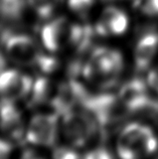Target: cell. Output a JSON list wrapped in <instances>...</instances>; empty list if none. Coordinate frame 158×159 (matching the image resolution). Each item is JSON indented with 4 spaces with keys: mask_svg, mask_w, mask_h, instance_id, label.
I'll return each instance as SVG.
<instances>
[{
    "mask_svg": "<svg viewBox=\"0 0 158 159\" xmlns=\"http://www.w3.org/2000/svg\"><path fill=\"white\" fill-rule=\"evenodd\" d=\"M124 61L117 49L101 47L90 53L82 68V76L87 83L101 91H108L119 83Z\"/></svg>",
    "mask_w": 158,
    "mask_h": 159,
    "instance_id": "cell-1",
    "label": "cell"
},
{
    "mask_svg": "<svg viewBox=\"0 0 158 159\" xmlns=\"http://www.w3.org/2000/svg\"><path fill=\"white\" fill-rule=\"evenodd\" d=\"M116 150L120 159H146L158 150V138L150 126L131 122L120 131Z\"/></svg>",
    "mask_w": 158,
    "mask_h": 159,
    "instance_id": "cell-2",
    "label": "cell"
},
{
    "mask_svg": "<svg viewBox=\"0 0 158 159\" xmlns=\"http://www.w3.org/2000/svg\"><path fill=\"white\" fill-rule=\"evenodd\" d=\"M61 128L66 141L74 148H83L105 135L97 120L85 108H78L61 116Z\"/></svg>",
    "mask_w": 158,
    "mask_h": 159,
    "instance_id": "cell-3",
    "label": "cell"
},
{
    "mask_svg": "<svg viewBox=\"0 0 158 159\" xmlns=\"http://www.w3.org/2000/svg\"><path fill=\"white\" fill-rule=\"evenodd\" d=\"M83 108L88 110L97 120L105 137L109 130L122 123L130 116L125 106L123 105L118 95L111 93H100L89 95Z\"/></svg>",
    "mask_w": 158,
    "mask_h": 159,
    "instance_id": "cell-4",
    "label": "cell"
},
{
    "mask_svg": "<svg viewBox=\"0 0 158 159\" xmlns=\"http://www.w3.org/2000/svg\"><path fill=\"white\" fill-rule=\"evenodd\" d=\"M59 131V116L56 113L35 114L26 125V142L41 147H55Z\"/></svg>",
    "mask_w": 158,
    "mask_h": 159,
    "instance_id": "cell-5",
    "label": "cell"
},
{
    "mask_svg": "<svg viewBox=\"0 0 158 159\" xmlns=\"http://www.w3.org/2000/svg\"><path fill=\"white\" fill-rule=\"evenodd\" d=\"M90 93L83 84L72 78L57 85L51 107L57 116H64L74 109L83 107Z\"/></svg>",
    "mask_w": 158,
    "mask_h": 159,
    "instance_id": "cell-6",
    "label": "cell"
},
{
    "mask_svg": "<svg viewBox=\"0 0 158 159\" xmlns=\"http://www.w3.org/2000/svg\"><path fill=\"white\" fill-rule=\"evenodd\" d=\"M4 51L8 60L22 66H34L43 54L35 41L22 33L11 34L4 45Z\"/></svg>",
    "mask_w": 158,
    "mask_h": 159,
    "instance_id": "cell-7",
    "label": "cell"
},
{
    "mask_svg": "<svg viewBox=\"0 0 158 159\" xmlns=\"http://www.w3.org/2000/svg\"><path fill=\"white\" fill-rule=\"evenodd\" d=\"M148 89L146 80L143 81L139 78L131 79L122 85L117 95L130 115L147 113L153 100Z\"/></svg>",
    "mask_w": 158,
    "mask_h": 159,
    "instance_id": "cell-8",
    "label": "cell"
},
{
    "mask_svg": "<svg viewBox=\"0 0 158 159\" xmlns=\"http://www.w3.org/2000/svg\"><path fill=\"white\" fill-rule=\"evenodd\" d=\"M74 25L65 17L49 20L40 29L43 45L51 52H56L70 48L73 41Z\"/></svg>",
    "mask_w": 158,
    "mask_h": 159,
    "instance_id": "cell-9",
    "label": "cell"
},
{
    "mask_svg": "<svg viewBox=\"0 0 158 159\" xmlns=\"http://www.w3.org/2000/svg\"><path fill=\"white\" fill-rule=\"evenodd\" d=\"M0 131L12 145L26 142V125L15 103L0 100Z\"/></svg>",
    "mask_w": 158,
    "mask_h": 159,
    "instance_id": "cell-10",
    "label": "cell"
},
{
    "mask_svg": "<svg viewBox=\"0 0 158 159\" xmlns=\"http://www.w3.org/2000/svg\"><path fill=\"white\" fill-rule=\"evenodd\" d=\"M30 76L17 70H4L0 73V100L15 103L27 98L32 88Z\"/></svg>",
    "mask_w": 158,
    "mask_h": 159,
    "instance_id": "cell-11",
    "label": "cell"
},
{
    "mask_svg": "<svg viewBox=\"0 0 158 159\" xmlns=\"http://www.w3.org/2000/svg\"><path fill=\"white\" fill-rule=\"evenodd\" d=\"M129 25V18L122 9L115 6L105 8L96 25V32L102 36L121 35Z\"/></svg>",
    "mask_w": 158,
    "mask_h": 159,
    "instance_id": "cell-12",
    "label": "cell"
},
{
    "mask_svg": "<svg viewBox=\"0 0 158 159\" xmlns=\"http://www.w3.org/2000/svg\"><path fill=\"white\" fill-rule=\"evenodd\" d=\"M158 52V33H144L137 41L134 49V65L138 72L147 70Z\"/></svg>",
    "mask_w": 158,
    "mask_h": 159,
    "instance_id": "cell-13",
    "label": "cell"
},
{
    "mask_svg": "<svg viewBox=\"0 0 158 159\" xmlns=\"http://www.w3.org/2000/svg\"><path fill=\"white\" fill-rule=\"evenodd\" d=\"M57 86L45 76H40L33 81L29 95L27 96V106L35 109L43 105L51 106L55 98Z\"/></svg>",
    "mask_w": 158,
    "mask_h": 159,
    "instance_id": "cell-14",
    "label": "cell"
},
{
    "mask_svg": "<svg viewBox=\"0 0 158 159\" xmlns=\"http://www.w3.org/2000/svg\"><path fill=\"white\" fill-rule=\"evenodd\" d=\"M26 0H0V17L15 21L22 17Z\"/></svg>",
    "mask_w": 158,
    "mask_h": 159,
    "instance_id": "cell-15",
    "label": "cell"
},
{
    "mask_svg": "<svg viewBox=\"0 0 158 159\" xmlns=\"http://www.w3.org/2000/svg\"><path fill=\"white\" fill-rule=\"evenodd\" d=\"M61 0H27L32 10L41 18H48L56 11Z\"/></svg>",
    "mask_w": 158,
    "mask_h": 159,
    "instance_id": "cell-16",
    "label": "cell"
},
{
    "mask_svg": "<svg viewBox=\"0 0 158 159\" xmlns=\"http://www.w3.org/2000/svg\"><path fill=\"white\" fill-rule=\"evenodd\" d=\"M59 66L60 62L56 57L43 53L33 68H35L37 72L41 74V76H47L56 72Z\"/></svg>",
    "mask_w": 158,
    "mask_h": 159,
    "instance_id": "cell-17",
    "label": "cell"
},
{
    "mask_svg": "<svg viewBox=\"0 0 158 159\" xmlns=\"http://www.w3.org/2000/svg\"><path fill=\"white\" fill-rule=\"evenodd\" d=\"M52 159H82V156L73 146L56 145L52 150Z\"/></svg>",
    "mask_w": 158,
    "mask_h": 159,
    "instance_id": "cell-18",
    "label": "cell"
},
{
    "mask_svg": "<svg viewBox=\"0 0 158 159\" xmlns=\"http://www.w3.org/2000/svg\"><path fill=\"white\" fill-rule=\"evenodd\" d=\"M70 9L78 14L84 15L88 13L94 5L95 0H69Z\"/></svg>",
    "mask_w": 158,
    "mask_h": 159,
    "instance_id": "cell-19",
    "label": "cell"
},
{
    "mask_svg": "<svg viewBox=\"0 0 158 159\" xmlns=\"http://www.w3.org/2000/svg\"><path fill=\"white\" fill-rule=\"evenodd\" d=\"M82 159H114V156L107 148L96 147L82 156Z\"/></svg>",
    "mask_w": 158,
    "mask_h": 159,
    "instance_id": "cell-20",
    "label": "cell"
},
{
    "mask_svg": "<svg viewBox=\"0 0 158 159\" xmlns=\"http://www.w3.org/2000/svg\"><path fill=\"white\" fill-rule=\"evenodd\" d=\"M138 3L145 15L158 16V0H139Z\"/></svg>",
    "mask_w": 158,
    "mask_h": 159,
    "instance_id": "cell-21",
    "label": "cell"
},
{
    "mask_svg": "<svg viewBox=\"0 0 158 159\" xmlns=\"http://www.w3.org/2000/svg\"><path fill=\"white\" fill-rule=\"evenodd\" d=\"M146 83L149 87V89H151L153 92L158 95V66H154L151 69L147 74Z\"/></svg>",
    "mask_w": 158,
    "mask_h": 159,
    "instance_id": "cell-22",
    "label": "cell"
},
{
    "mask_svg": "<svg viewBox=\"0 0 158 159\" xmlns=\"http://www.w3.org/2000/svg\"><path fill=\"white\" fill-rule=\"evenodd\" d=\"M12 152V144L6 139H0V159H9Z\"/></svg>",
    "mask_w": 158,
    "mask_h": 159,
    "instance_id": "cell-23",
    "label": "cell"
},
{
    "mask_svg": "<svg viewBox=\"0 0 158 159\" xmlns=\"http://www.w3.org/2000/svg\"><path fill=\"white\" fill-rule=\"evenodd\" d=\"M19 159H44L43 156L32 149H26L22 152Z\"/></svg>",
    "mask_w": 158,
    "mask_h": 159,
    "instance_id": "cell-24",
    "label": "cell"
},
{
    "mask_svg": "<svg viewBox=\"0 0 158 159\" xmlns=\"http://www.w3.org/2000/svg\"><path fill=\"white\" fill-rule=\"evenodd\" d=\"M12 34V33L8 30L7 28H5L4 26L0 25V48H4L7 39H9V36Z\"/></svg>",
    "mask_w": 158,
    "mask_h": 159,
    "instance_id": "cell-25",
    "label": "cell"
},
{
    "mask_svg": "<svg viewBox=\"0 0 158 159\" xmlns=\"http://www.w3.org/2000/svg\"><path fill=\"white\" fill-rule=\"evenodd\" d=\"M5 65H6V60L1 53V52H0V73L5 70Z\"/></svg>",
    "mask_w": 158,
    "mask_h": 159,
    "instance_id": "cell-26",
    "label": "cell"
},
{
    "mask_svg": "<svg viewBox=\"0 0 158 159\" xmlns=\"http://www.w3.org/2000/svg\"><path fill=\"white\" fill-rule=\"evenodd\" d=\"M156 159H158V157H157V158H156Z\"/></svg>",
    "mask_w": 158,
    "mask_h": 159,
    "instance_id": "cell-27",
    "label": "cell"
}]
</instances>
